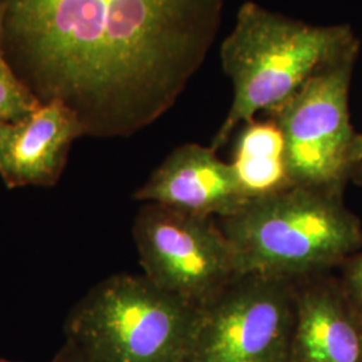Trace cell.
Wrapping results in <instances>:
<instances>
[{
    "mask_svg": "<svg viewBox=\"0 0 362 362\" xmlns=\"http://www.w3.org/2000/svg\"><path fill=\"white\" fill-rule=\"evenodd\" d=\"M39 105L40 101L16 77L6 58L0 21V121H18L34 112Z\"/></svg>",
    "mask_w": 362,
    "mask_h": 362,
    "instance_id": "12",
    "label": "cell"
},
{
    "mask_svg": "<svg viewBox=\"0 0 362 362\" xmlns=\"http://www.w3.org/2000/svg\"><path fill=\"white\" fill-rule=\"evenodd\" d=\"M0 362H13V361H7V360H0Z\"/></svg>",
    "mask_w": 362,
    "mask_h": 362,
    "instance_id": "16",
    "label": "cell"
},
{
    "mask_svg": "<svg viewBox=\"0 0 362 362\" xmlns=\"http://www.w3.org/2000/svg\"><path fill=\"white\" fill-rule=\"evenodd\" d=\"M345 284L350 303L362 315V257L350 263Z\"/></svg>",
    "mask_w": 362,
    "mask_h": 362,
    "instance_id": "13",
    "label": "cell"
},
{
    "mask_svg": "<svg viewBox=\"0 0 362 362\" xmlns=\"http://www.w3.org/2000/svg\"><path fill=\"white\" fill-rule=\"evenodd\" d=\"M360 42L318 69L285 104L272 110L285 143L291 185L334 189L349 172L354 132L350 81Z\"/></svg>",
    "mask_w": 362,
    "mask_h": 362,
    "instance_id": "5",
    "label": "cell"
},
{
    "mask_svg": "<svg viewBox=\"0 0 362 362\" xmlns=\"http://www.w3.org/2000/svg\"><path fill=\"white\" fill-rule=\"evenodd\" d=\"M296 324L288 362H362V315L313 276L294 281Z\"/></svg>",
    "mask_w": 362,
    "mask_h": 362,
    "instance_id": "10",
    "label": "cell"
},
{
    "mask_svg": "<svg viewBox=\"0 0 362 362\" xmlns=\"http://www.w3.org/2000/svg\"><path fill=\"white\" fill-rule=\"evenodd\" d=\"M82 136L76 113L57 100L18 121H0L1 180L8 188L55 185L71 145Z\"/></svg>",
    "mask_w": 362,
    "mask_h": 362,
    "instance_id": "9",
    "label": "cell"
},
{
    "mask_svg": "<svg viewBox=\"0 0 362 362\" xmlns=\"http://www.w3.org/2000/svg\"><path fill=\"white\" fill-rule=\"evenodd\" d=\"M231 164L251 197L291 185L286 170L284 136L272 118L254 119L242 127Z\"/></svg>",
    "mask_w": 362,
    "mask_h": 362,
    "instance_id": "11",
    "label": "cell"
},
{
    "mask_svg": "<svg viewBox=\"0 0 362 362\" xmlns=\"http://www.w3.org/2000/svg\"><path fill=\"white\" fill-rule=\"evenodd\" d=\"M356 165H362V134H356L350 152V167Z\"/></svg>",
    "mask_w": 362,
    "mask_h": 362,
    "instance_id": "15",
    "label": "cell"
},
{
    "mask_svg": "<svg viewBox=\"0 0 362 362\" xmlns=\"http://www.w3.org/2000/svg\"><path fill=\"white\" fill-rule=\"evenodd\" d=\"M133 238L144 275L197 306L238 276L233 246L212 218L145 203Z\"/></svg>",
    "mask_w": 362,
    "mask_h": 362,
    "instance_id": "7",
    "label": "cell"
},
{
    "mask_svg": "<svg viewBox=\"0 0 362 362\" xmlns=\"http://www.w3.org/2000/svg\"><path fill=\"white\" fill-rule=\"evenodd\" d=\"M356 43L349 26H313L255 1L243 3L220 46L233 100L211 148L218 152L259 112L272 113L285 104L318 69Z\"/></svg>",
    "mask_w": 362,
    "mask_h": 362,
    "instance_id": "2",
    "label": "cell"
},
{
    "mask_svg": "<svg viewBox=\"0 0 362 362\" xmlns=\"http://www.w3.org/2000/svg\"><path fill=\"white\" fill-rule=\"evenodd\" d=\"M197 311L144 274H118L73 306L66 341L97 362H185Z\"/></svg>",
    "mask_w": 362,
    "mask_h": 362,
    "instance_id": "4",
    "label": "cell"
},
{
    "mask_svg": "<svg viewBox=\"0 0 362 362\" xmlns=\"http://www.w3.org/2000/svg\"><path fill=\"white\" fill-rule=\"evenodd\" d=\"M224 0H0L3 46L40 104L85 134L129 137L177 101L206 62Z\"/></svg>",
    "mask_w": 362,
    "mask_h": 362,
    "instance_id": "1",
    "label": "cell"
},
{
    "mask_svg": "<svg viewBox=\"0 0 362 362\" xmlns=\"http://www.w3.org/2000/svg\"><path fill=\"white\" fill-rule=\"evenodd\" d=\"M52 362H97L74 344L66 341L62 349L57 353Z\"/></svg>",
    "mask_w": 362,
    "mask_h": 362,
    "instance_id": "14",
    "label": "cell"
},
{
    "mask_svg": "<svg viewBox=\"0 0 362 362\" xmlns=\"http://www.w3.org/2000/svg\"><path fill=\"white\" fill-rule=\"evenodd\" d=\"M333 191L288 185L251 197L223 218L220 228L233 246L238 275L294 282L345 258L362 235Z\"/></svg>",
    "mask_w": 362,
    "mask_h": 362,
    "instance_id": "3",
    "label": "cell"
},
{
    "mask_svg": "<svg viewBox=\"0 0 362 362\" xmlns=\"http://www.w3.org/2000/svg\"><path fill=\"white\" fill-rule=\"evenodd\" d=\"M133 197L196 216L220 219L251 199L233 164L220 160L211 146L185 144L170 152Z\"/></svg>",
    "mask_w": 362,
    "mask_h": 362,
    "instance_id": "8",
    "label": "cell"
},
{
    "mask_svg": "<svg viewBox=\"0 0 362 362\" xmlns=\"http://www.w3.org/2000/svg\"><path fill=\"white\" fill-rule=\"evenodd\" d=\"M294 282L238 275L199 305L185 362H288Z\"/></svg>",
    "mask_w": 362,
    "mask_h": 362,
    "instance_id": "6",
    "label": "cell"
}]
</instances>
